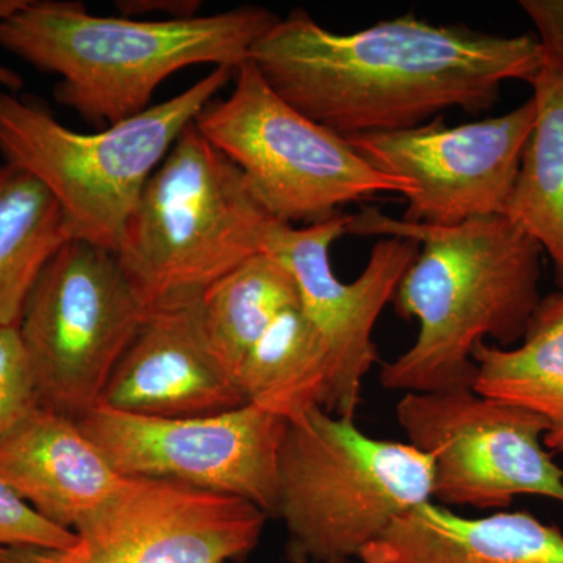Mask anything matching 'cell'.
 I'll use <instances>...</instances> for the list:
<instances>
[{
	"label": "cell",
	"instance_id": "cell-1",
	"mask_svg": "<svg viewBox=\"0 0 563 563\" xmlns=\"http://www.w3.org/2000/svg\"><path fill=\"white\" fill-rule=\"evenodd\" d=\"M250 62L285 102L347 139L406 131L444 110H490L506 81L531 84V35L437 25L413 14L339 33L295 10L252 46Z\"/></svg>",
	"mask_w": 563,
	"mask_h": 563
},
{
	"label": "cell",
	"instance_id": "cell-2",
	"mask_svg": "<svg viewBox=\"0 0 563 563\" xmlns=\"http://www.w3.org/2000/svg\"><path fill=\"white\" fill-rule=\"evenodd\" d=\"M347 233L420 244L391 301L404 320L420 322V332L380 369L387 390L473 388L477 344L517 346L542 301V246L506 214L433 228L363 209L351 214Z\"/></svg>",
	"mask_w": 563,
	"mask_h": 563
},
{
	"label": "cell",
	"instance_id": "cell-3",
	"mask_svg": "<svg viewBox=\"0 0 563 563\" xmlns=\"http://www.w3.org/2000/svg\"><path fill=\"white\" fill-rule=\"evenodd\" d=\"M277 20L250 5L190 20H132L47 0L0 22V46L57 74V102L96 128H110L150 109L157 88L181 69H239Z\"/></svg>",
	"mask_w": 563,
	"mask_h": 563
},
{
	"label": "cell",
	"instance_id": "cell-4",
	"mask_svg": "<svg viewBox=\"0 0 563 563\" xmlns=\"http://www.w3.org/2000/svg\"><path fill=\"white\" fill-rule=\"evenodd\" d=\"M274 222L191 122L141 191L114 254L147 310L179 306L263 254Z\"/></svg>",
	"mask_w": 563,
	"mask_h": 563
},
{
	"label": "cell",
	"instance_id": "cell-5",
	"mask_svg": "<svg viewBox=\"0 0 563 563\" xmlns=\"http://www.w3.org/2000/svg\"><path fill=\"white\" fill-rule=\"evenodd\" d=\"M233 74L214 68L168 101L95 133L70 131L0 88V155L54 196L73 239L117 252L147 180Z\"/></svg>",
	"mask_w": 563,
	"mask_h": 563
},
{
	"label": "cell",
	"instance_id": "cell-6",
	"mask_svg": "<svg viewBox=\"0 0 563 563\" xmlns=\"http://www.w3.org/2000/svg\"><path fill=\"white\" fill-rule=\"evenodd\" d=\"M274 517L312 563L350 561L393 521L432 501L431 455L373 439L354 418L314 409L288 422Z\"/></svg>",
	"mask_w": 563,
	"mask_h": 563
},
{
	"label": "cell",
	"instance_id": "cell-7",
	"mask_svg": "<svg viewBox=\"0 0 563 563\" xmlns=\"http://www.w3.org/2000/svg\"><path fill=\"white\" fill-rule=\"evenodd\" d=\"M195 124L282 224L310 225L380 192H413L409 181L377 172L346 139L285 102L250 60L235 70L231 95L211 101Z\"/></svg>",
	"mask_w": 563,
	"mask_h": 563
},
{
	"label": "cell",
	"instance_id": "cell-8",
	"mask_svg": "<svg viewBox=\"0 0 563 563\" xmlns=\"http://www.w3.org/2000/svg\"><path fill=\"white\" fill-rule=\"evenodd\" d=\"M147 313L113 251L77 239L63 244L18 325L41 407L74 420L98 407Z\"/></svg>",
	"mask_w": 563,
	"mask_h": 563
},
{
	"label": "cell",
	"instance_id": "cell-9",
	"mask_svg": "<svg viewBox=\"0 0 563 563\" xmlns=\"http://www.w3.org/2000/svg\"><path fill=\"white\" fill-rule=\"evenodd\" d=\"M396 418L409 443L431 455L440 506L506 510L523 495L563 504V468L544 448L547 422L531 410L457 388L406 393Z\"/></svg>",
	"mask_w": 563,
	"mask_h": 563
},
{
	"label": "cell",
	"instance_id": "cell-10",
	"mask_svg": "<svg viewBox=\"0 0 563 563\" xmlns=\"http://www.w3.org/2000/svg\"><path fill=\"white\" fill-rule=\"evenodd\" d=\"M77 421L121 476L225 493L276 515L288 422L272 413L247 404L207 417L154 418L98 406Z\"/></svg>",
	"mask_w": 563,
	"mask_h": 563
},
{
	"label": "cell",
	"instance_id": "cell-11",
	"mask_svg": "<svg viewBox=\"0 0 563 563\" xmlns=\"http://www.w3.org/2000/svg\"><path fill=\"white\" fill-rule=\"evenodd\" d=\"M532 99L501 117L446 128L442 114L406 131L347 136L377 172L409 181L404 221L451 228L506 214L531 135Z\"/></svg>",
	"mask_w": 563,
	"mask_h": 563
},
{
	"label": "cell",
	"instance_id": "cell-12",
	"mask_svg": "<svg viewBox=\"0 0 563 563\" xmlns=\"http://www.w3.org/2000/svg\"><path fill=\"white\" fill-rule=\"evenodd\" d=\"M350 218L339 213L303 228L274 222L265 252L291 274L299 307L328 350L331 393L325 410L354 418L363 380L379 358L374 328L420 254V244L385 236L374 244L361 276L347 284L333 273L331 247L346 235Z\"/></svg>",
	"mask_w": 563,
	"mask_h": 563
},
{
	"label": "cell",
	"instance_id": "cell-13",
	"mask_svg": "<svg viewBox=\"0 0 563 563\" xmlns=\"http://www.w3.org/2000/svg\"><path fill=\"white\" fill-rule=\"evenodd\" d=\"M269 515L246 499L173 481L124 477L76 529L81 563L243 562Z\"/></svg>",
	"mask_w": 563,
	"mask_h": 563
},
{
	"label": "cell",
	"instance_id": "cell-14",
	"mask_svg": "<svg viewBox=\"0 0 563 563\" xmlns=\"http://www.w3.org/2000/svg\"><path fill=\"white\" fill-rule=\"evenodd\" d=\"M99 406L154 418H191L247 406L203 333L199 301L150 310L114 366Z\"/></svg>",
	"mask_w": 563,
	"mask_h": 563
},
{
	"label": "cell",
	"instance_id": "cell-15",
	"mask_svg": "<svg viewBox=\"0 0 563 563\" xmlns=\"http://www.w3.org/2000/svg\"><path fill=\"white\" fill-rule=\"evenodd\" d=\"M0 479L49 523L76 532L109 503L124 476L79 421L38 407L0 440Z\"/></svg>",
	"mask_w": 563,
	"mask_h": 563
},
{
	"label": "cell",
	"instance_id": "cell-16",
	"mask_svg": "<svg viewBox=\"0 0 563 563\" xmlns=\"http://www.w3.org/2000/svg\"><path fill=\"white\" fill-rule=\"evenodd\" d=\"M539 33L533 125L506 217L542 246L563 288V0H521Z\"/></svg>",
	"mask_w": 563,
	"mask_h": 563
},
{
	"label": "cell",
	"instance_id": "cell-17",
	"mask_svg": "<svg viewBox=\"0 0 563 563\" xmlns=\"http://www.w3.org/2000/svg\"><path fill=\"white\" fill-rule=\"evenodd\" d=\"M362 563H563V532L529 512L468 518L424 503L393 521Z\"/></svg>",
	"mask_w": 563,
	"mask_h": 563
},
{
	"label": "cell",
	"instance_id": "cell-18",
	"mask_svg": "<svg viewBox=\"0 0 563 563\" xmlns=\"http://www.w3.org/2000/svg\"><path fill=\"white\" fill-rule=\"evenodd\" d=\"M473 361V390L539 415L544 448L563 454V288L543 296L517 346L483 342Z\"/></svg>",
	"mask_w": 563,
	"mask_h": 563
},
{
	"label": "cell",
	"instance_id": "cell-19",
	"mask_svg": "<svg viewBox=\"0 0 563 563\" xmlns=\"http://www.w3.org/2000/svg\"><path fill=\"white\" fill-rule=\"evenodd\" d=\"M236 383L250 406L287 422L328 407V350L301 307L284 310L266 329L240 366Z\"/></svg>",
	"mask_w": 563,
	"mask_h": 563
},
{
	"label": "cell",
	"instance_id": "cell-20",
	"mask_svg": "<svg viewBox=\"0 0 563 563\" xmlns=\"http://www.w3.org/2000/svg\"><path fill=\"white\" fill-rule=\"evenodd\" d=\"M73 240L54 196L24 169L0 165V328H18L40 274Z\"/></svg>",
	"mask_w": 563,
	"mask_h": 563
},
{
	"label": "cell",
	"instance_id": "cell-21",
	"mask_svg": "<svg viewBox=\"0 0 563 563\" xmlns=\"http://www.w3.org/2000/svg\"><path fill=\"white\" fill-rule=\"evenodd\" d=\"M292 306H299L296 282L266 252L214 282L199 299L207 342L235 379L252 346Z\"/></svg>",
	"mask_w": 563,
	"mask_h": 563
},
{
	"label": "cell",
	"instance_id": "cell-22",
	"mask_svg": "<svg viewBox=\"0 0 563 563\" xmlns=\"http://www.w3.org/2000/svg\"><path fill=\"white\" fill-rule=\"evenodd\" d=\"M41 407L18 328H0V440Z\"/></svg>",
	"mask_w": 563,
	"mask_h": 563
},
{
	"label": "cell",
	"instance_id": "cell-23",
	"mask_svg": "<svg viewBox=\"0 0 563 563\" xmlns=\"http://www.w3.org/2000/svg\"><path fill=\"white\" fill-rule=\"evenodd\" d=\"M16 544L73 550L77 536L49 523L0 479V547Z\"/></svg>",
	"mask_w": 563,
	"mask_h": 563
},
{
	"label": "cell",
	"instance_id": "cell-24",
	"mask_svg": "<svg viewBox=\"0 0 563 563\" xmlns=\"http://www.w3.org/2000/svg\"><path fill=\"white\" fill-rule=\"evenodd\" d=\"M118 5L121 13L132 20L147 14H162L163 20H190L199 16L201 10L198 0H125Z\"/></svg>",
	"mask_w": 563,
	"mask_h": 563
},
{
	"label": "cell",
	"instance_id": "cell-25",
	"mask_svg": "<svg viewBox=\"0 0 563 563\" xmlns=\"http://www.w3.org/2000/svg\"><path fill=\"white\" fill-rule=\"evenodd\" d=\"M0 563H81L73 550L62 548L32 547H0Z\"/></svg>",
	"mask_w": 563,
	"mask_h": 563
},
{
	"label": "cell",
	"instance_id": "cell-26",
	"mask_svg": "<svg viewBox=\"0 0 563 563\" xmlns=\"http://www.w3.org/2000/svg\"><path fill=\"white\" fill-rule=\"evenodd\" d=\"M0 88L5 91L16 92L22 88V77L7 66L0 65Z\"/></svg>",
	"mask_w": 563,
	"mask_h": 563
},
{
	"label": "cell",
	"instance_id": "cell-27",
	"mask_svg": "<svg viewBox=\"0 0 563 563\" xmlns=\"http://www.w3.org/2000/svg\"><path fill=\"white\" fill-rule=\"evenodd\" d=\"M29 0H0V22L9 20L27 5Z\"/></svg>",
	"mask_w": 563,
	"mask_h": 563
},
{
	"label": "cell",
	"instance_id": "cell-28",
	"mask_svg": "<svg viewBox=\"0 0 563 563\" xmlns=\"http://www.w3.org/2000/svg\"><path fill=\"white\" fill-rule=\"evenodd\" d=\"M287 561L288 563H312L299 548L292 547L290 543L287 544ZM328 563H350V561H331Z\"/></svg>",
	"mask_w": 563,
	"mask_h": 563
}]
</instances>
